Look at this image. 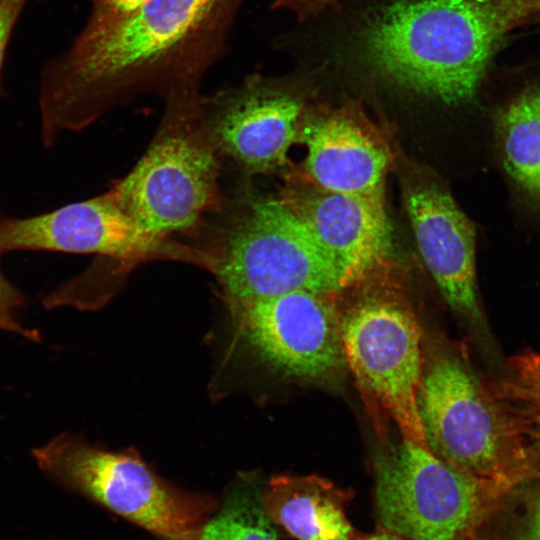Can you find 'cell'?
Masks as SVG:
<instances>
[{"mask_svg":"<svg viewBox=\"0 0 540 540\" xmlns=\"http://www.w3.org/2000/svg\"><path fill=\"white\" fill-rule=\"evenodd\" d=\"M211 271L226 303L349 288L332 256L278 198L248 200L213 256Z\"/></svg>","mask_w":540,"mask_h":540,"instance_id":"cell-7","label":"cell"},{"mask_svg":"<svg viewBox=\"0 0 540 540\" xmlns=\"http://www.w3.org/2000/svg\"><path fill=\"white\" fill-rule=\"evenodd\" d=\"M509 32L504 0H395L369 17L359 42L384 79L458 105L475 97Z\"/></svg>","mask_w":540,"mask_h":540,"instance_id":"cell-2","label":"cell"},{"mask_svg":"<svg viewBox=\"0 0 540 540\" xmlns=\"http://www.w3.org/2000/svg\"><path fill=\"white\" fill-rule=\"evenodd\" d=\"M0 329L18 333L34 341H38L40 338L36 330L23 327L10 314L0 313Z\"/></svg>","mask_w":540,"mask_h":540,"instance_id":"cell-24","label":"cell"},{"mask_svg":"<svg viewBox=\"0 0 540 540\" xmlns=\"http://www.w3.org/2000/svg\"><path fill=\"white\" fill-rule=\"evenodd\" d=\"M262 492L255 473L241 475L221 507L203 525L197 540H277Z\"/></svg>","mask_w":540,"mask_h":540,"instance_id":"cell-17","label":"cell"},{"mask_svg":"<svg viewBox=\"0 0 540 540\" xmlns=\"http://www.w3.org/2000/svg\"><path fill=\"white\" fill-rule=\"evenodd\" d=\"M494 136L512 199L540 220V82H528L494 113Z\"/></svg>","mask_w":540,"mask_h":540,"instance_id":"cell-16","label":"cell"},{"mask_svg":"<svg viewBox=\"0 0 540 540\" xmlns=\"http://www.w3.org/2000/svg\"><path fill=\"white\" fill-rule=\"evenodd\" d=\"M511 31L526 25H540V0H505Z\"/></svg>","mask_w":540,"mask_h":540,"instance_id":"cell-21","label":"cell"},{"mask_svg":"<svg viewBox=\"0 0 540 540\" xmlns=\"http://www.w3.org/2000/svg\"><path fill=\"white\" fill-rule=\"evenodd\" d=\"M534 437L536 448L540 449V426L535 428Z\"/></svg>","mask_w":540,"mask_h":540,"instance_id":"cell-27","label":"cell"},{"mask_svg":"<svg viewBox=\"0 0 540 540\" xmlns=\"http://www.w3.org/2000/svg\"><path fill=\"white\" fill-rule=\"evenodd\" d=\"M361 540H406V539L394 533L393 531H390L386 528L378 526V529L375 532L369 535H363Z\"/></svg>","mask_w":540,"mask_h":540,"instance_id":"cell-25","label":"cell"},{"mask_svg":"<svg viewBox=\"0 0 540 540\" xmlns=\"http://www.w3.org/2000/svg\"><path fill=\"white\" fill-rule=\"evenodd\" d=\"M23 295L11 285L0 271V313L10 314L11 310L21 306Z\"/></svg>","mask_w":540,"mask_h":540,"instance_id":"cell-23","label":"cell"},{"mask_svg":"<svg viewBox=\"0 0 540 540\" xmlns=\"http://www.w3.org/2000/svg\"><path fill=\"white\" fill-rule=\"evenodd\" d=\"M374 476L379 526L406 540H467L505 489L405 439L376 456Z\"/></svg>","mask_w":540,"mask_h":540,"instance_id":"cell-8","label":"cell"},{"mask_svg":"<svg viewBox=\"0 0 540 540\" xmlns=\"http://www.w3.org/2000/svg\"><path fill=\"white\" fill-rule=\"evenodd\" d=\"M336 294L293 291L226 303L239 342L289 379L325 383L347 369Z\"/></svg>","mask_w":540,"mask_h":540,"instance_id":"cell-9","label":"cell"},{"mask_svg":"<svg viewBox=\"0 0 540 540\" xmlns=\"http://www.w3.org/2000/svg\"><path fill=\"white\" fill-rule=\"evenodd\" d=\"M332 256L348 287L366 280L392 249L385 203L290 178L277 197Z\"/></svg>","mask_w":540,"mask_h":540,"instance_id":"cell-12","label":"cell"},{"mask_svg":"<svg viewBox=\"0 0 540 540\" xmlns=\"http://www.w3.org/2000/svg\"><path fill=\"white\" fill-rule=\"evenodd\" d=\"M165 99L150 147L107 191L140 227L162 240L196 226L219 200L218 149L205 121L200 83L175 88Z\"/></svg>","mask_w":540,"mask_h":540,"instance_id":"cell-4","label":"cell"},{"mask_svg":"<svg viewBox=\"0 0 540 540\" xmlns=\"http://www.w3.org/2000/svg\"><path fill=\"white\" fill-rule=\"evenodd\" d=\"M351 498L350 490L318 475H276L262 492L270 520L297 540H361L346 515Z\"/></svg>","mask_w":540,"mask_h":540,"instance_id":"cell-15","label":"cell"},{"mask_svg":"<svg viewBox=\"0 0 540 540\" xmlns=\"http://www.w3.org/2000/svg\"><path fill=\"white\" fill-rule=\"evenodd\" d=\"M337 1L339 0H274L272 8L289 11L300 20H306Z\"/></svg>","mask_w":540,"mask_h":540,"instance_id":"cell-22","label":"cell"},{"mask_svg":"<svg viewBox=\"0 0 540 540\" xmlns=\"http://www.w3.org/2000/svg\"><path fill=\"white\" fill-rule=\"evenodd\" d=\"M298 143L307 152L305 179L332 192L385 203L390 151L355 110L304 112Z\"/></svg>","mask_w":540,"mask_h":540,"instance_id":"cell-14","label":"cell"},{"mask_svg":"<svg viewBox=\"0 0 540 540\" xmlns=\"http://www.w3.org/2000/svg\"><path fill=\"white\" fill-rule=\"evenodd\" d=\"M244 2L148 0L110 27L82 29L43 70L39 107L44 143L142 94L166 96L201 83L223 56Z\"/></svg>","mask_w":540,"mask_h":540,"instance_id":"cell-1","label":"cell"},{"mask_svg":"<svg viewBox=\"0 0 540 540\" xmlns=\"http://www.w3.org/2000/svg\"><path fill=\"white\" fill-rule=\"evenodd\" d=\"M417 407L428 450L447 465L503 488L530 471L534 428L464 358L441 353L424 364Z\"/></svg>","mask_w":540,"mask_h":540,"instance_id":"cell-3","label":"cell"},{"mask_svg":"<svg viewBox=\"0 0 540 540\" xmlns=\"http://www.w3.org/2000/svg\"><path fill=\"white\" fill-rule=\"evenodd\" d=\"M340 319L347 369L382 443L392 420L402 439L428 449L417 407L422 333L411 305L392 289H369L340 308Z\"/></svg>","mask_w":540,"mask_h":540,"instance_id":"cell-5","label":"cell"},{"mask_svg":"<svg viewBox=\"0 0 540 540\" xmlns=\"http://www.w3.org/2000/svg\"><path fill=\"white\" fill-rule=\"evenodd\" d=\"M92 9L85 30L110 27L136 12L148 0H91Z\"/></svg>","mask_w":540,"mask_h":540,"instance_id":"cell-19","label":"cell"},{"mask_svg":"<svg viewBox=\"0 0 540 540\" xmlns=\"http://www.w3.org/2000/svg\"><path fill=\"white\" fill-rule=\"evenodd\" d=\"M203 106L217 149L246 172L270 174L288 164L304 113L303 100L289 86L254 73Z\"/></svg>","mask_w":540,"mask_h":540,"instance_id":"cell-11","label":"cell"},{"mask_svg":"<svg viewBox=\"0 0 540 540\" xmlns=\"http://www.w3.org/2000/svg\"><path fill=\"white\" fill-rule=\"evenodd\" d=\"M405 204L418 250L447 304L486 331L476 279L475 229L452 195L436 183L417 184Z\"/></svg>","mask_w":540,"mask_h":540,"instance_id":"cell-13","label":"cell"},{"mask_svg":"<svg viewBox=\"0 0 540 540\" xmlns=\"http://www.w3.org/2000/svg\"><path fill=\"white\" fill-rule=\"evenodd\" d=\"M50 479L163 540H197L214 498L176 488L134 451H110L64 433L33 450Z\"/></svg>","mask_w":540,"mask_h":540,"instance_id":"cell-6","label":"cell"},{"mask_svg":"<svg viewBox=\"0 0 540 540\" xmlns=\"http://www.w3.org/2000/svg\"><path fill=\"white\" fill-rule=\"evenodd\" d=\"M530 540H540V496L536 503L535 514L531 527Z\"/></svg>","mask_w":540,"mask_h":540,"instance_id":"cell-26","label":"cell"},{"mask_svg":"<svg viewBox=\"0 0 540 540\" xmlns=\"http://www.w3.org/2000/svg\"><path fill=\"white\" fill-rule=\"evenodd\" d=\"M16 250L97 254L118 261L121 273L155 257L196 256L146 232L108 192L37 216L1 217L0 255Z\"/></svg>","mask_w":540,"mask_h":540,"instance_id":"cell-10","label":"cell"},{"mask_svg":"<svg viewBox=\"0 0 540 540\" xmlns=\"http://www.w3.org/2000/svg\"><path fill=\"white\" fill-rule=\"evenodd\" d=\"M499 396L532 427L540 426V353L522 352L509 360Z\"/></svg>","mask_w":540,"mask_h":540,"instance_id":"cell-18","label":"cell"},{"mask_svg":"<svg viewBox=\"0 0 540 540\" xmlns=\"http://www.w3.org/2000/svg\"><path fill=\"white\" fill-rule=\"evenodd\" d=\"M27 1L0 0V73L11 34Z\"/></svg>","mask_w":540,"mask_h":540,"instance_id":"cell-20","label":"cell"}]
</instances>
